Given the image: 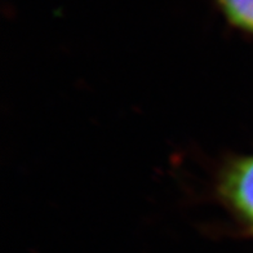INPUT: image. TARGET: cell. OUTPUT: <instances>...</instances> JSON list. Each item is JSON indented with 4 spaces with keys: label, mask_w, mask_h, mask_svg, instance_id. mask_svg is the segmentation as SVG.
I'll return each instance as SVG.
<instances>
[{
    "label": "cell",
    "mask_w": 253,
    "mask_h": 253,
    "mask_svg": "<svg viewBox=\"0 0 253 253\" xmlns=\"http://www.w3.org/2000/svg\"><path fill=\"white\" fill-rule=\"evenodd\" d=\"M223 187L231 204L253 225V157L229 170Z\"/></svg>",
    "instance_id": "cell-1"
},
{
    "label": "cell",
    "mask_w": 253,
    "mask_h": 253,
    "mask_svg": "<svg viewBox=\"0 0 253 253\" xmlns=\"http://www.w3.org/2000/svg\"><path fill=\"white\" fill-rule=\"evenodd\" d=\"M218 3L230 22L253 33V0H218Z\"/></svg>",
    "instance_id": "cell-2"
}]
</instances>
